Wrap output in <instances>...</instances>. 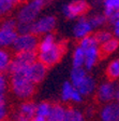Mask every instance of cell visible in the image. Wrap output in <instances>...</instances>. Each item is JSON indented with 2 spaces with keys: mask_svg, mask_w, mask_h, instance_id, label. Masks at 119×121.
I'll return each mask as SVG.
<instances>
[{
  "mask_svg": "<svg viewBox=\"0 0 119 121\" xmlns=\"http://www.w3.org/2000/svg\"><path fill=\"white\" fill-rule=\"evenodd\" d=\"M18 34L16 30L0 27V48H9V45L13 44Z\"/></svg>",
  "mask_w": 119,
  "mask_h": 121,
  "instance_id": "14",
  "label": "cell"
},
{
  "mask_svg": "<svg viewBox=\"0 0 119 121\" xmlns=\"http://www.w3.org/2000/svg\"><path fill=\"white\" fill-rule=\"evenodd\" d=\"M71 101L76 102V103H78V102L82 101V94L79 93L76 89H74V91H73V94H72V97H71Z\"/></svg>",
  "mask_w": 119,
  "mask_h": 121,
  "instance_id": "32",
  "label": "cell"
},
{
  "mask_svg": "<svg viewBox=\"0 0 119 121\" xmlns=\"http://www.w3.org/2000/svg\"><path fill=\"white\" fill-rule=\"evenodd\" d=\"M90 10V4L85 0H74L63 7V14L67 18L83 17Z\"/></svg>",
  "mask_w": 119,
  "mask_h": 121,
  "instance_id": "6",
  "label": "cell"
},
{
  "mask_svg": "<svg viewBox=\"0 0 119 121\" xmlns=\"http://www.w3.org/2000/svg\"><path fill=\"white\" fill-rule=\"evenodd\" d=\"M115 84L112 82H106L100 86L97 92V99L99 102H109L115 97Z\"/></svg>",
  "mask_w": 119,
  "mask_h": 121,
  "instance_id": "10",
  "label": "cell"
},
{
  "mask_svg": "<svg viewBox=\"0 0 119 121\" xmlns=\"http://www.w3.org/2000/svg\"><path fill=\"white\" fill-rule=\"evenodd\" d=\"M12 49L0 48V73H7L12 58Z\"/></svg>",
  "mask_w": 119,
  "mask_h": 121,
  "instance_id": "18",
  "label": "cell"
},
{
  "mask_svg": "<svg viewBox=\"0 0 119 121\" xmlns=\"http://www.w3.org/2000/svg\"><path fill=\"white\" fill-rule=\"evenodd\" d=\"M15 9L14 3L11 0H0V20L3 21L10 17V14Z\"/></svg>",
  "mask_w": 119,
  "mask_h": 121,
  "instance_id": "20",
  "label": "cell"
},
{
  "mask_svg": "<svg viewBox=\"0 0 119 121\" xmlns=\"http://www.w3.org/2000/svg\"><path fill=\"white\" fill-rule=\"evenodd\" d=\"M35 106L37 104L31 99L23 101L17 107V109L13 112V121H31L35 116Z\"/></svg>",
  "mask_w": 119,
  "mask_h": 121,
  "instance_id": "7",
  "label": "cell"
},
{
  "mask_svg": "<svg viewBox=\"0 0 119 121\" xmlns=\"http://www.w3.org/2000/svg\"><path fill=\"white\" fill-rule=\"evenodd\" d=\"M119 111V104H108L101 110V119L103 121H116Z\"/></svg>",
  "mask_w": 119,
  "mask_h": 121,
  "instance_id": "15",
  "label": "cell"
},
{
  "mask_svg": "<svg viewBox=\"0 0 119 121\" xmlns=\"http://www.w3.org/2000/svg\"><path fill=\"white\" fill-rule=\"evenodd\" d=\"M50 108H52V103L46 102V101L40 102V103L37 104V106H35V115L46 118L50 111Z\"/></svg>",
  "mask_w": 119,
  "mask_h": 121,
  "instance_id": "24",
  "label": "cell"
},
{
  "mask_svg": "<svg viewBox=\"0 0 119 121\" xmlns=\"http://www.w3.org/2000/svg\"><path fill=\"white\" fill-rule=\"evenodd\" d=\"M88 21H89L90 25L93 28V27H99V26L103 25L106 22V17H105L104 14H94Z\"/></svg>",
  "mask_w": 119,
  "mask_h": 121,
  "instance_id": "29",
  "label": "cell"
},
{
  "mask_svg": "<svg viewBox=\"0 0 119 121\" xmlns=\"http://www.w3.org/2000/svg\"><path fill=\"white\" fill-rule=\"evenodd\" d=\"M68 49V41L67 40H59L56 41L52 45V48L44 52L38 53V60L42 63L47 68H50L59 63L63 55L65 54Z\"/></svg>",
  "mask_w": 119,
  "mask_h": 121,
  "instance_id": "2",
  "label": "cell"
},
{
  "mask_svg": "<svg viewBox=\"0 0 119 121\" xmlns=\"http://www.w3.org/2000/svg\"><path fill=\"white\" fill-rule=\"evenodd\" d=\"M107 79L109 81H114L119 78V58L112 60L106 67V71H105Z\"/></svg>",
  "mask_w": 119,
  "mask_h": 121,
  "instance_id": "19",
  "label": "cell"
},
{
  "mask_svg": "<svg viewBox=\"0 0 119 121\" xmlns=\"http://www.w3.org/2000/svg\"><path fill=\"white\" fill-rule=\"evenodd\" d=\"M9 88V79L7 78V73H0V94H5Z\"/></svg>",
  "mask_w": 119,
  "mask_h": 121,
  "instance_id": "31",
  "label": "cell"
},
{
  "mask_svg": "<svg viewBox=\"0 0 119 121\" xmlns=\"http://www.w3.org/2000/svg\"><path fill=\"white\" fill-rule=\"evenodd\" d=\"M114 98L117 101V103L119 104V88H117L116 91H115V97Z\"/></svg>",
  "mask_w": 119,
  "mask_h": 121,
  "instance_id": "35",
  "label": "cell"
},
{
  "mask_svg": "<svg viewBox=\"0 0 119 121\" xmlns=\"http://www.w3.org/2000/svg\"><path fill=\"white\" fill-rule=\"evenodd\" d=\"M65 109L61 104L54 103L52 104V108L46 117V121H63L65 116Z\"/></svg>",
  "mask_w": 119,
  "mask_h": 121,
  "instance_id": "16",
  "label": "cell"
},
{
  "mask_svg": "<svg viewBox=\"0 0 119 121\" xmlns=\"http://www.w3.org/2000/svg\"><path fill=\"white\" fill-rule=\"evenodd\" d=\"M96 40H97L98 44H101V43H104L106 42L107 40H109L111 38H113V35L111 31L108 30H99L97 33L93 34Z\"/></svg>",
  "mask_w": 119,
  "mask_h": 121,
  "instance_id": "27",
  "label": "cell"
},
{
  "mask_svg": "<svg viewBox=\"0 0 119 121\" xmlns=\"http://www.w3.org/2000/svg\"><path fill=\"white\" fill-rule=\"evenodd\" d=\"M100 60L99 55V45L98 47H90L85 50V67L87 70H89L93 67L97 62Z\"/></svg>",
  "mask_w": 119,
  "mask_h": 121,
  "instance_id": "13",
  "label": "cell"
},
{
  "mask_svg": "<svg viewBox=\"0 0 119 121\" xmlns=\"http://www.w3.org/2000/svg\"><path fill=\"white\" fill-rule=\"evenodd\" d=\"M4 121H13V120H4Z\"/></svg>",
  "mask_w": 119,
  "mask_h": 121,
  "instance_id": "36",
  "label": "cell"
},
{
  "mask_svg": "<svg viewBox=\"0 0 119 121\" xmlns=\"http://www.w3.org/2000/svg\"><path fill=\"white\" fill-rule=\"evenodd\" d=\"M119 47V40L117 38H111L106 42L99 44V55L100 60L107 57Z\"/></svg>",
  "mask_w": 119,
  "mask_h": 121,
  "instance_id": "12",
  "label": "cell"
},
{
  "mask_svg": "<svg viewBox=\"0 0 119 121\" xmlns=\"http://www.w3.org/2000/svg\"><path fill=\"white\" fill-rule=\"evenodd\" d=\"M91 30H92V26L90 25L89 21L86 20L85 17H79V20L77 21V23L74 26L73 34H74L75 38H77V39H82V38L90 35Z\"/></svg>",
  "mask_w": 119,
  "mask_h": 121,
  "instance_id": "11",
  "label": "cell"
},
{
  "mask_svg": "<svg viewBox=\"0 0 119 121\" xmlns=\"http://www.w3.org/2000/svg\"><path fill=\"white\" fill-rule=\"evenodd\" d=\"M9 89L12 94L22 101L30 99L35 92V84H33L26 76V68L10 75Z\"/></svg>",
  "mask_w": 119,
  "mask_h": 121,
  "instance_id": "1",
  "label": "cell"
},
{
  "mask_svg": "<svg viewBox=\"0 0 119 121\" xmlns=\"http://www.w3.org/2000/svg\"><path fill=\"white\" fill-rule=\"evenodd\" d=\"M8 104L5 94H0V121L7 120L8 117Z\"/></svg>",
  "mask_w": 119,
  "mask_h": 121,
  "instance_id": "28",
  "label": "cell"
},
{
  "mask_svg": "<svg viewBox=\"0 0 119 121\" xmlns=\"http://www.w3.org/2000/svg\"><path fill=\"white\" fill-rule=\"evenodd\" d=\"M86 76V70L83 67H73L71 71V83L73 84V86L75 88Z\"/></svg>",
  "mask_w": 119,
  "mask_h": 121,
  "instance_id": "21",
  "label": "cell"
},
{
  "mask_svg": "<svg viewBox=\"0 0 119 121\" xmlns=\"http://www.w3.org/2000/svg\"><path fill=\"white\" fill-rule=\"evenodd\" d=\"M63 121H84L82 112L73 107H69L65 109V116Z\"/></svg>",
  "mask_w": 119,
  "mask_h": 121,
  "instance_id": "23",
  "label": "cell"
},
{
  "mask_svg": "<svg viewBox=\"0 0 119 121\" xmlns=\"http://www.w3.org/2000/svg\"><path fill=\"white\" fill-rule=\"evenodd\" d=\"M113 25H114V35L116 37H119V18L113 23Z\"/></svg>",
  "mask_w": 119,
  "mask_h": 121,
  "instance_id": "33",
  "label": "cell"
},
{
  "mask_svg": "<svg viewBox=\"0 0 119 121\" xmlns=\"http://www.w3.org/2000/svg\"><path fill=\"white\" fill-rule=\"evenodd\" d=\"M74 86L71 82L67 81V82L63 83L61 89V98L62 101H71V97H72V94H73V91H74Z\"/></svg>",
  "mask_w": 119,
  "mask_h": 121,
  "instance_id": "25",
  "label": "cell"
},
{
  "mask_svg": "<svg viewBox=\"0 0 119 121\" xmlns=\"http://www.w3.org/2000/svg\"><path fill=\"white\" fill-rule=\"evenodd\" d=\"M47 70H48V68L46 66L40 63L39 60H37L26 68V76L33 84L37 86L43 81V79L45 78L47 73Z\"/></svg>",
  "mask_w": 119,
  "mask_h": 121,
  "instance_id": "9",
  "label": "cell"
},
{
  "mask_svg": "<svg viewBox=\"0 0 119 121\" xmlns=\"http://www.w3.org/2000/svg\"><path fill=\"white\" fill-rule=\"evenodd\" d=\"M78 45L84 50H86V49L90 48V47H98L99 44H98L97 40H96V38H94L93 34H92V35H88L86 37L82 38V39H79Z\"/></svg>",
  "mask_w": 119,
  "mask_h": 121,
  "instance_id": "26",
  "label": "cell"
},
{
  "mask_svg": "<svg viewBox=\"0 0 119 121\" xmlns=\"http://www.w3.org/2000/svg\"><path fill=\"white\" fill-rule=\"evenodd\" d=\"M41 41V37L35 34H24L18 35L13 42L12 51L20 52V51H37L39 48V43Z\"/></svg>",
  "mask_w": 119,
  "mask_h": 121,
  "instance_id": "5",
  "label": "cell"
},
{
  "mask_svg": "<svg viewBox=\"0 0 119 121\" xmlns=\"http://www.w3.org/2000/svg\"><path fill=\"white\" fill-rule=\"evenodd\" d=\"M94 86H96V82L94 80L90 77L89 75H87L84 79H83L81 82L75 86L77 91L83 95H89L92 91L94 90Z\"/></svg>",
  "mask_w": 119,
  "mask_h": 121,
  "instance_id": "17",
  "label": "cell"
},
{
  "mask_svg": "<svg viewBox=\"0 0 119 121\" xmlns=\"http://www.w3.org/2000/svg\"><path fill=\"white\" fill-rule=\"evenodd\" d=\"M85 63V50L77 45L73 52V67H82Z\"/></svg>",
  "mask_w": 119,
  "mask_h": 121,
  "instance_id": "22",
  "label": "cell"
},
{
  "mask_svg": "<svg viewBox=\"0 0 119 121\" xmlns=\"http://www.w3.org/2000/svg\"><path fill=\"white\" fill-rule=\"evenodd\" d=\"M31 121H46V118L41 117V116H37V115H35V116L31 119Z\"/></svg>",
  "mask_w": 119,
  "mask_h": 121,
  "instance_id": "34",
  "label": "cell"
},
{
  "mask_svg": "<svg viewBox=\"0 0 119 121\" xmlns=\"http://www.w3.org/2000/svg\"><path fill=\"white\" fill-rule=\"evenodd\" d=\"M38 60L37 51H20V52H13L11 58L10 66L8 68L7 73L11 75L18 70H23Z\"/></svg>",
  "mask_w": 119,
  "mask_h": 121,
  "instance_id": "3",
  "label": "cell"
},
{
  "mask_svg": "<svg viewBox=\"0 0 119 121\" xmlns=\"http://www.w3.org/2000/svg\"><path fill=\"white\" fill-rule=\"evenodd\" d=\"M50 1L52 0H30L28 1L18 11L17 17H16L17 23H23V24L32 23L33 20L37 17V15L41 12V10Z\"/></svg>",
  "mask_w": 119,
  "mask_h": 121,
  "instance_id": "4",
  "label": "cell"
},
{
  "mask_svg": "<svg viewBox=\"0 0 119 121\" xmlns=\"http://www.w3.org/2000/svg\"><path fill=\"white\" fill-rule=\"evenodd\" d=\"M29 1H30V0H29Z\"/></svg>",
  "mask_w": 119,
  "mask_h": 121,
  "instance_id": "37",
  "label": "cell"
},
{
  "mask_svg": "<svg viewBox=\"0 0 119 121\" xmlns=\"http://www.w3.org/2000/svg\"><path fill=\"white\" fill-rule=\"evenodd\" d=\"M56 22H57V20H56L54 15H47V16L40 18L39 21L32 23V25H31V34H35V35L41 37L42 35L52 33L55 29Z\"/></svg>",
  "mask_w": 119,
  "mask_h": 121,
  "instance_id": "8",
  "label": "cell"
},
{
  "mask_svg": "<svg viewBox=\"0 0 119 121\" xmlns=\"http://www.w3.org/2000/svg\"><path fill=\"white\" fill-rule=\"evenodd\" d=\"M104 12L107 11H115L119 9V0H104Z\"/></svg>",
  "mask_w": 119,
  "mask_h": 121,
  "instance_id": "30",
  "label": "cell"
}]
</instances>
